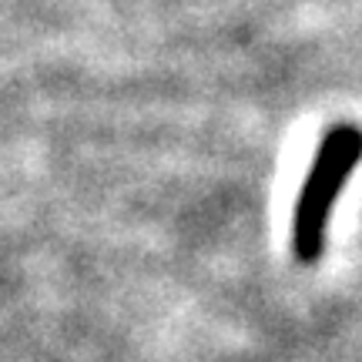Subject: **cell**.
Instances as JSON below:
<instances>
[{"mask_svg": "<svg viewBox=\"0 0 362 362\" xmlns=\"http://www.w3.org/2000/svg\"><path fill=\"white\" fill-rule=\"evenodd\" d=\"M362 161V128L356 124H336L325 131V138L315 148L312 168L305 175L302 194L292 215V255L298 262L322 259L325 238H329V218L336 208L342 185Z\"/></svg>", "mask_w": 362, "mask_h": 362, "instance_id": "cell-1", "label": "cell"}]
</instances>
